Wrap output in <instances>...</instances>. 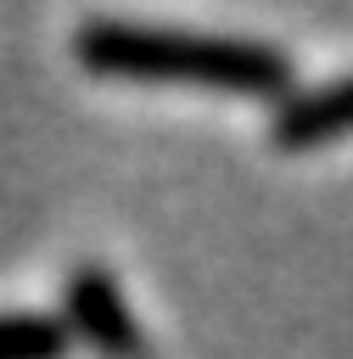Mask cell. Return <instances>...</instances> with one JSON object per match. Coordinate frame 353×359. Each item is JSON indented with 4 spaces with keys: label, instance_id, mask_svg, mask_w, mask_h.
I'll return each mask as SVG.
<instances>
[{
    "label": "cell",
    "instance_id": "cell-2",
    "mask_svg": "<svg viewBox=\"0 0 353 359\" xmlns=\"http://www.w3.org/2000/svg\"><path fill=\"white\" fill-rule=\"evenodd\" d=\"M353 129V73L336 79V84H319V90H297L280 101L275 112V146L280 151H314L325 140H342Z\"/></svg>",
    "mask_w": 353,
    "mask_h": 359
},
{
    "label": "cell",
    "instance_id": "cell-1",
    "mask_svg": "<svg viewBox=\"0 0 353 359\" xmlns=\"http://www.w3.org/2000/svg\"><path fill=\"white\" fill-rule=\"evenodd\" d=\"M78 62L106 79H151V84H207L230 95H280L291 84V62L258 39H219V34H185L157 22H84L73 39Z\"/></svg>",
    "mask_w": 353,
    "mask_h": 359
},
{
    "label": "cell",
    "instance_id": "cell-4",
    "mask_svg": "<svg viewBox=\"0 0 353 359\" xmlns=\"http://www.w3.org/2000/svg\"><path fill=\"white\" fill-rule=\"evenodd\" d=\"M0 359H67V325L50 314H0Z\"/></svg>",
    "mask_w": 353,
    "mask_h": 359
},
{
    "label": "cell",
    "instance_id": "cell-3",
    "mask_svg": "<svg viewBox=\"0 0 353 359\" xmlns=\"http://www.w3.org/2000/svg\"><path fill=\"white\" fill-rule=\"evenodd\" d=\"M67 314H73V325H78L95 348H106V353H134V348H140V331H134V320H129L112 275L95 269V264H84V269L67 280Z\"/></svg>",
    "mask_w": 353,
    "mask_h": 359
}]
</instances>
